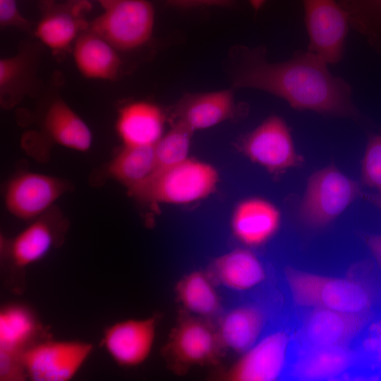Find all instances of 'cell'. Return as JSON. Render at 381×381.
Instances as JSON below:
<instances>
[{"label":"cell","mask_w":381,"mask_h":381,"mask_svg":"<svg viewBox=\"0 0 381 381\" xmlns=\"http://www.w3.org/2000/svg\"><path fill=\"white\" fill-rule=\"evenodd\" d=\"M231 54L233 88L264 91L298 111L353 120L362 118L352 101L350 84L334 75L327 61L315 53L298 50L289 59L279 63L269 62L262 46H240Z\"/></svg>","instance_id":"1"},{"label":"cell","mask_w":381,"mask_h":381,"mask_svg":"<svg viewBox=\"0 0 381 381\" xmlns=\"http://www.w3.org/2000/svg\"><path fill=\"white\" fill-rule=\"evenodd\" d=\"M370 265L365 274L329 277L288 267L285 276L294 302L301 306L350 313L381 310V283Z\"/></svg>","instance_id":"2"},{"label":"cell","mask_w":381,"mask_h":381,"mask_svg":"<svg viewBox=\"0 0 381 381\" xmlns=\"http://www.w3.org/2000/svg\"><path fill=\"white\" fill-rule=\"evenodd\" d=\"M218 181L219 174L214 167L188 157L176 165L156 171L130 192L145 202L183 205L212 194Z\"/></svg>","instance_id":"3"},{"label":"cell","mask_w":381,"mask_h":381,"mask_svg":"<svg viewBox=\"0 0 381 381\" xmlns=\"http://www.w3.org/2000/svg\"><path fill=\"white\" fill-rule=\"evenodd\" d=\"M361 193L357 182L332 164L310 176L300 204L299 217L311 227H322L337 218Z\"/></svg>","instance_id":"4"},{"label":"cell","mask_w":381,"mask_h":381,"mask_svg":"<svg viewBox=\"0 0 381 381\" xmlns=\"http://www.w3.org/2000/svg\"><path fill=\"white\" fill-rule=\"evenodd\" d=\"M155 10L147 0H118L90 22L88 30L103 37L116 50L128 51L150 38Z\"/></svg>","instance_id":"5"},{"label":"cell","mask_w":381,"mask_h":381,"mask_svg":"<svg viewBox=\"0 0 381 381\" xmlns=\"http://www.w3.org/2000/svg\"><path fill=\"white\" fill-rule=\"evenodd\" d=\"M92 351L80 341L43 340L33 343L23 353L26 377L35 381H68L82 368Z\"/></svg>","instance_id":"6"},{"label":"cell","mask_w":381,"mask_h":381,"mask_svg":"<svg viewBox=\"0 0 381 381\" xmlns=\"http://www.w3.org/2000/svg\"><path fill=\"white\" fill-rule=\"evenodd\" d=\"M308 36L307 50L335 65L344 57L350 28L347 13L336 0H302Z\"/></svg>","instance_id":"7"},{"label":"cell","mask_w":381,"mask_h":381,"mask_svg":"<svg viewBox=\"0 0 381 381\" xmlns=\"http://www.w3.org/2000/svg\"><path fill=\"white\" fill-rule=\"evenodd\" d=\"M377 314L350 313L313 308L306 315L296 332L294 347L349 346Z\"/></svg>","instance_id":"8"},{"label":"cell","mask_w":381,"mask_h":381,"mask_svg":"<svg viewBox=\"0 0 381 381\" xmlns=\"http://www.w3.org/2000/svg\"><path fill=\"white\" fill-rule=\"evenodd\" d=\"M241 147L250 159L274 174H280L303 162L295 150L286 123L276 115L267 117L246 134Z\"/></svg>","instance_id":"9"},{"label":"cell","mask_w":381,"mask_h":381,"mask_svg":"<svg viewBox=\"0 0 381 381\" xmlns=\"http://www.w3.org/2000/svg\"><path fill=\"white\" fill-rule=\"evenodd\" d=\"M282 377L296 380L359 378L358 360L349 346L294 347Z\"/></svg>","instance_id":"10"},{"label":"cell","mask_w":381,"mask_h":381,"mask_svg":"<svg viewBox=\"0 0 381 381\" xmlns=\"http://www.w3.org/2000/svg\"><path fill=\"white\" fill-rule=\"evenodd\" d=\"M90 8L87 1L69 0L57 4L53 0H45L35 35L53 53L65 52L88 29L90 22L85 15Z\"/></svg>","instance_id":"11"},{"label":"cell","mask_w":381,"mask_h":381,"mask_svg":"<svg viewBox=\"0 0 381 381\" xmlns=\"http://www.w3.org/2000/svg\"><path fill=\"white\" fill-rule=\"evenodd\" d=\"M66 189L65 183L57 178L38 173H23L8 185L6 207L18 218L33 219L46 212Z\"/></svg>","instance_id":"12"},{"label":"cell","mask_w":381,"mask_h":381,"mask_svg":"<svg viewBox=\"0 0 381 381\" xmlns=\"http://www.w3.org/2000/svg\"><path fill=\"white\" fill-rule=\"evenodd\" d=\"M155 318L117 322L104 331V348L119 365L133 367L149 356L155 337Z\"/></svg>","instance_id":"13"},{"label":"cell","mask_w":381,"mask_h":381,"mask_svg":"<svg viewBox=\"0 0 381 381\" xmlns=\"http://www.w3.org/2000/svg\"><path fill=\"white\" fill-rule=\"evenodd\" d=\"M289 345L286 332L270 334L246 353L232 370L231 377L244 381H270L282 377Z\"/></svg>","instance_id":"14"},{"label":"cell","mask_w":381,"mask_h":381,"mask_svg":"<svg viewBox=\"0 0 381 381\" xmlns=\"http://www.w3.org/2000/svg\"><path fill=\"white\" fill-rule=\"evenodd\" d=\"M177 120L193 132L207 129L234 118L237 105L232 90L188 93L176 105Z\"/></svg>","instance_id":"15"},{"label":"cell","mask_w":381,"mask_h":381,"mask_svg":"<svg viewBox=\"0 0 381 381\" xmlns=\"http://www.w3.org/2000/svg\"><path fill=\"white\" fill-rule=\"evenodd\" d=\"M164 114L157 105L135 102L121 109L116 131L124 145L154 146L164 135Z\"/></svg>","instance_id":"16"},{"label":"cell","mask_w":381,"mask_h":381,"mask_svg":"<svg viewBox=\"0 0 381 381\" xmlns=\"http://www.w3.org/2000/svg\"><path fill=\"white\" fill-rule=\"evenodd\" d=\"M280 215L270 202L257 198L241 201L231 218L235 236L248 246H259L267 241L277 230Z\"/></svg>","instance_id":"17"},{"label":"cell","mask_w":381,"mask_h":381,"mask_svg":"<svg viewBox=\"0 0 381 381\" xmlns=\"http://www.w3.org/2000/svg\"><path fill=\"white\" fill-rule=\"evenodd\" d=\"M73 58L82 75L88 78L114 80L121 66L116 49L97 34L87 30L76 39Z\"/></svg>","instance_id":"18"},{"label":"cell","mask_w":381,"mask_h":381,"mask_svg":"<svg viewBox=\"0 0 381 381\" xmlns=\"http://www.w3.org/2000/svg\"><path fill=\"white\" fill-rule=\"evenodd\" d=\"M44 124L49 135L64 147L80 152L91 147L92 135L88 126L61 99L49 105Z\"/></svg>","instance_id":"19"},{"label":"cell","mask_w":381,"mask_h":381,"mask_svg":"<svg viewBox=\"0 0 381 381\" xmlns=\"http://www.w3.org/2000/svg\"><path fill=\"white\" fill-rule=\"evenodd\" d=\"M56 239L51 221L40 218L20 232L10 243L8 256L17 268H25L41 260L52 248Z\"/></svg>","instance_id":"20"},{"label":"cell","mask_w":381,"mask_h":381,"mask_svg":"<svg viewBox=\"0 0 381 381\" xmlns=\"http://www.w3.org/2000/svg\"><path fill=\"white\" fill-rule=\"evenodd\" d=\"M37 54L28 49L0 61V95L4 105H12L36 85Z\"/></svg>","instance_id":"21"},{"label":"cell","mask_w":381,"mask_h":381,"mask_svg":"<svg viewBox=\"0 0 381 381\" xmlns=\"http://www.w3.org/2000/svg\"><path fill=\"white\" fill-rule=\"evenodd\" d=\"M37 331V319L25 306L4 307L0 313V352L23 356L35 342Z\"/></svg>","instance_id":"22"},{"label":"cell","mask_w":381,"mask_h":381,"mask_svg":"<svg viewBox=\"0 0 381 381\" xmlns=\"http://www.w3.org/2000/svg\"><path fill=\"white\" fill-rule=\"evenodd\" d=\"M215 270L220 282L235 290L251 289L265 277L259 260L245 249H236L221 257L215 264Z\"/></svg>","instance_id":"23"},{"label":"cell","mask_w":381,"mask_h":381,"mask_svg":"<svg viewBox=\"0 0 381 381\" xmlns=\"http://www.w3.org/2000/svg\"><path fill=\"white\" fill-rule=\"evenodd\" d=\"M154 146L124 145L110 163V175L126 186L129 190L140 186L156 171Z\"/></svg>","instance_id":"24"},{"label":"cell","mask_w":381,"mask_h":381,"mask_svg":"<svg viewBox=\"0 0 381 381\" xmlns=\"http://www.w3.org/2000/svg\"><path fill=\"white\" fill-rule=\"evenodd\" d=\"M176 358L188 364L210 360L215 349V339L209 327L201 322L188 320L175 331L171 343Z\"/></svg>","instance_id":"25"},{"label":"cell","mask_w":381,"mask_h":381,"mask_svg":"<svg viewBox=\"0 0 381 381\" xmlns=\"http://www.w3.org/2000/svg\"><path fill=\"white\" fill-rule=\"evenodd\" d=\"M264 317L257 308L242 306L230 310L223 318L220 334L224 343L236 351L251 348L258 338Z\"/></svg>","instance_id":"26"},{"label":"cell","mask_w":381,"mask_h":381,"mask_svg":"<svg viewBox=\"0 0 381 381\" xmlns=\"http://www.w3.org/2000/svg\"><path fill=\"white\" fill-rule=\"evenodd\" d=\"M361 378H381V310L356 337Z\"/></svg>","instance_id":"27"},{"label":"cell","mask_w":381,"mask_h":381,"mask_svg":"<svg viewBox=\"0 0 381 381\" xmlns=\"http://www.w3.org/2000/svg\"><path fill=\"white\" fill-rule=\"evenodd\" d=\"M193 133L191 129L179 121L164 133L154 146L156 171L176 165L189 157Z\"/></svg>","instance_id":"28"},{"label":"cell","mask_w":381,"mask_h":381,"mask_svg":"<svg viewBox=\"0 0 381 381\" xmlns=\"http://www.w3.org/2000/svg\"><path fill=\"white\" fill-rule=\"evenodd\" d=\"M179 297L189 310L209 315L218 308L217 295L206 277L193 272L186 277L179 284Z\"/></svg>","instance_id":"29"},{"label":"cell","mask_w":381,"mask_h":381,"mask_svg":"<svg viewBox=\"0 0 381 381\" xmlns=\"http://www.w3.org/2000/svg\"><path fill=\"white\" fill-rule=\"evenodd\" d=\"M361 179L363 183L381 193V133L369 138L362 161Z\"/></svg>","instance_id":"30"},{"label":"cell","mask_w":381,"mask_h":381,"mask_svg":"<svg viewBox=\"0 0 381 381\" xmlns=\"http://www.w3.org/2000/svg\"><path fill=\"white\" fill-rule=\"evenodd\" d=\"M0 24L2 28L15 27L29 30L30 23L20 13L16 0H0Z\"/></svg>","instance_id":"31"},{"label":"cell","mask_w":381,"mask_h":381,"mask_svg":"<svg viewBox=\"0 0 381 381\" xmlns=\"http://www.w3.org/2000/svg\"><path fill=\"white\" fill-rule=\"evenodd\" d=\"M173 6L188 8L196 6H218L229 7L231 6L234 0H166Z\"/></svg>","instance_id":"32"},{"label":"cell","mask_w":381,"mask_h":381,"mask_svg":"<svg viewBox=\"0 0 381 381\" xmlns=\"http://www.w3.org/2000/svg\"><path fill=\"white\" fill-rule=\"evenodd\" d=\"M361 237L381 268V234L362 233Z\"/></svg>","instance_id":"33"},{"label":"cell","mask_w":381,"mask_h":381,"mask_svg":"<svg viewBox=\"0 0 381 381\" xmlns=\"http://www.w3.org/2000/svg\"><path fill=\"white\" fill-rule=\"evenodd\" d=\"M361 196L381 210V193H362Z\"/></svg>","instance_id":"34"},{"label":"cell","mask_w":381,"mask_h":381,"mask_svg":"<svg viewBox=\"0 0 381 381\" xmlns=\"http://www.w3.org/2000/svg\"><path fill=\"white\" fill-rule=\"evenodd\" d=\"M80 1H95L98 2L102 7L104 8V10L108 8L111 5H113L114 3H116L118 0H80Z\"/></svg>","instance_id":"35"},{"label":"cell","mask_w":381,"mask_h":381,"mask_svg":"<svg viewBox=\"0 0 381 381\" xmlns=\"http://www.w3.org/2000/svg\"><path fill=\"white\" fill-rule=\"evenodd\" d=\"M267 0H248L252 8L258 12L262 6L265 4Z\"/></svg>","instance_id":"36"}]
</instances>
